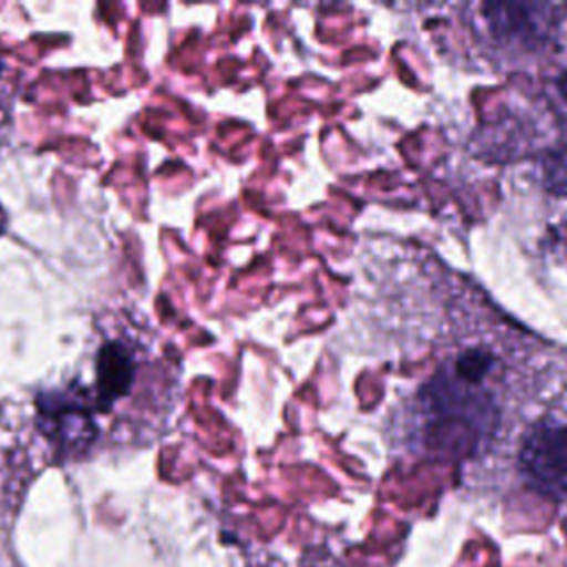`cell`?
I'll list each match as a JSON object with an SVG mask.
<instances>
[{
	"label": "cell",
	"instance_id": "obj_2",
	"mask_svg": "<svg viewBox=\"0 0 567 567\" xmlns=\"http://www.w3.org/2000/svg\"><path fill=\"white\" fill-rule=\"evenodd\" d=\"M93 396L84 390H51L35 394V425L40 434L69 456L82 454L97 436Z\"/></svg>",
	"mask_w": 567,
	"mask_h": 567
},
{
	"label": "cell",
	"instance_id": "obj_3",
	"mask_svg": "<svg viewBox=\"0 0 567 567\" xmlns=\"http://www.w3.org/2000/svg\"><path fill=\"white\" fill-rule=\"evenodd\" d=\"M518 467L529 487L567 503V423H534L520 439Z\"/></svg>",
	"mask_w": 567,
	"mask_h": 567
},
{
	"label": "cell",
	"instance_id": "obj_9",
	"mask_svg": "<svg viewBox=\"0 0 567 567\" xmlns=\"http://www.w3.org/2000/svg\"><path fill=\"white\" fill-rule=\"evenodd\" d=\"M0 73H2V60H0Z\"/></svg>",
	"mask_w": 567,
	"mask_h": 567
},
{
	"label": "cell",
	"instance_id": "obj_6",
	"mask_svg": "<svg viewBox=\"0 0 567 567\" xmlns=\"http://www.w3.org/2000/svg\"><path fill=\"white\" fill-rule=\"evenodd\" d=\"M543 184L556 195H567V144L554 148L543 159Z\"/></svg>",
	"mask_w": 567,
	"mask_h": 567
},
{
	"label": "cell",
	"instance_id": "obj_8",
	"mask_svg": "<svg viewBox=\"0 0 567 567\" xmlns=\"http://www.w3.org/2000/svg\"><path fill=\"white\" fill-rule=\"evenodd\" d=\"M7 230V213H4V208H2V204H0V235Z\"/></svg>",
	"mask_w": 567,
	"mask_h": 567
},
{
	"label": "cell",
	"instance_id": "obj_7",
	"mask_svg": "<svg viewBox=\"0 0 567 567\" xmlns=\"http://www.w3.org/2000/svg\"><path fill=\"white\" fill-rule=\"evenodd\" d=\"M558 91H560V95L567 100V69L558 75Z\"/></svg>",
	"mask_w": 567,
	"mask_h": 567
},
{
	"label": "cell",
	"instance_id": "obj_5",
	"mask_svg": "<svg viewBox=\"0 0 567 567\" xmlns=\"http://www.w3.org/2000/svg\"><path fill=\"white\" fill-rule=\"evenodd\" d=\"M540 4H487L485 13L489 18L492 31L507 38H543L547 33V20L543 18Z\"/></svg>",
	"mask_w": 567,
	"mask_h": 567
},
{
	"label": "cell",
	"instance_id": "obj_1",
	"mask_svg": "<svg viewBox=\"0 0 567 567\" xmlns=\"http://www.w3.org/2000/svg\"><path fill=\"white\" fill-rule=\"evenodd\" d=\"M423 439L430 447L467 454L496 425L498 408L483 383L458 377L452 368L432 377L416 394Z\"/></svg>",
	"mask_w": 567,
	"mask_h": 567
},
{
	"label": "cell",
	"instance_id": "obj_4",
	"mask_svg": "<svg viewBox=\"0 0 567 567\" xmlns=\"http://www.w3.org/2000/svg\"><path fill=\"white\" fill-rule=\"evenodd\" d=\"M135 381V361L124 343L104 341L95 357V392L97 410H109L115 401L126 396Z\"/></svg>",
	"mask_w": 567,
	"mask_h": 567
}]
</instances>
